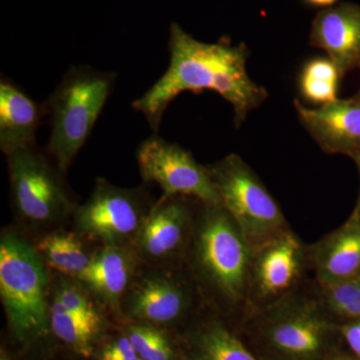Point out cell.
I'll return each instance as SVG.
<instances>
[{"instance_id": "obj_28", "label": "cell", "mask_w": 360, "mask_h": 360, "mask_svg": "<svg viewBox=\"0 0 360 360\" xmlns=\"http://www.w3.org/2000/svg\"><path fill=\"white\" fill-rule=\"evenodd\" d=\"M352 160H354L355 165H356L357 169H359V176H360V153H357V155H355L354 156H352ZM355 212L357 213H359L360 214V191H359V200H357V205L356 207H355Z\"/></svg>"}, {"instance_id": "obj_30", "label": "cell", "mask_w": 360, "mask_h": 360, "mask_svg": "<svg viewBox=\"0 0 360 360\" xmlns=\"http://www.w3.org/2000/svg\"><path fill=\"white\" fill-rule=\"evenodd\" d=\"M0 360H11L9 359L6 350L1 349V352H0Z\"/></svg>"}, {"instance_id": "obj_22", "label": "cell", "mask_w": 360, "mask_h": 360, "mask_svg": "<svg viewBox=\"0 0 360 360\" xmlns=\"http://www.w3.org/2000/svg\"><path fill=\"white\" fill-rule=\"evenodd\" d=\"M314 283L322 307L338 324L360 319V277L335 283Z\"/></svg>"}, {"instance_id": "obj_10", "label": "cell", "mask_w": 360, "mask_h": 360, "mask_svg": "<svg viewBox=\"0 0 360 360\" xmlns=\"http://www.w3.org/2000/svg\"><path fill=\"white\" fill-rule=\"evenodd\" d=\"M310 274L309 245L292 229L253 250L248 314L302 290L312 281Z\"/></svg>"}, {"instance_id": "obj_19", "label": "cell", "mask_w": 360, "mask_h": 360, "mask_svg": "<svg viewBox=\"0 0 360 360\" xmlns=\"http://www.w3.org/2000/svg\"><path fill=\"white\" fill-rule=\"evenodd\" d=\"M32 241L52 274L77 279L89 269L99 246L73 229L63 227L34 236Z\"/></svg>"}, {"instance_id": "obj_29", "label": "cell", "mask_w": 360, "mask_h": 360, "mask_svg": "<svg viewBox=\"0 0 360 360\" xmlns=\"http://www.w3.org/2000/svg\"><path fill=\"white\" fill-rule=\"evenodd\" d=\"M323 360H350L345 356H341V355L329 354Z\"/></svg>"}, {"instance_id": "obj_11", "label": "cell", "mask_w": 360, "mask_h": 360, "mask_svg": "<svg viewBox=\"0 0 360 360\" xmlns=\"http://www.w3.org/2000/svg\"><path fill=\"white\" fill-rule=\"evenodd\" d=\"M136 161L144 184H155L161 195H179L203 203L221 205L206 165L175 142L158 134L139 144Z\"/></svg>"}, {"instance_id": "obj_17", "label": "cell", "mask_w": 360, "mask_h": 360, "mask_svg": "<svg viewBox=\"0 0 360 360\" xmlns=\"http://www.w3.org/2000/svg\"><path fill=\"white\" fill-rule=\"evenodd\" d=\"M47 113L7 77L0 80V148L4 155L37 146V131Z\"/></svg>"}, {"instance_id": "obj_18", "label": "cell", "mask_w": 360, "mask_h": 360, "mask_svg": "<svg viewBox=\"0 0 360 360\" xmlns=\"http://www.w3.org/2000/svg\"><path fill=\"white\" fill-rule=\"evenodd\" d=\"M191 324L184 360H260L232 326L208 307Z\"/></svg>"}, {"instance_id": "obj_15", "label": "cell", "mask_w": 360, "mask_h": 360, "mask_svg": "<svg viewBox=\"0 0 360 360\" xmlns=\"http://www.w3.org/2000/svg\"><path fill=\"white\" fill-rule=\"evenodd\" d=\"M309 41L328 54L341 75L360 68V6L345 2L322 9L312 21Z\"/></svg>"}, {"instance_id": "obj_9", "label": "cell", "mask_w": 360, "mask_h": 360, "mask_svg": "<svg viewBox=\"0 0 360 360\" xmlns=\"http://www.w3.org/2000/svg\"><path fill=\"white\" fill-rule=\"evenodd\" d=\"M155 203L146 186L124 188L98 177L89 198L75 207L70 224L96 245L134 246Z\"/></svg>"}, {"instance_id": "obj_26", "label": "cell", "mask_w": 360, "mask_h": 360, "mask_svg": "<svg viewBox=\"0 0 360 360\" xmlns=\"http://www.w3.org/2000/svg\"><path fill=\"white\" fill-rule=\"evenodd\" d=\"M340 335L347 341L352 352L360 359V319L340 324Z\"/></svg>"}, {"instance_id": "obj_4", "label": "cell", "mask_w": 360, "mask_h": 360, "mask_svg": "<svg viewBox=\"0 0 360 360\" xmlns=\"http://www.w3.org/2000/svg\"><path fill=\"white\" fill-rule=\"evenodd\" d=\"M278 360H323L338 323L322 307L314 278L307 286L267 309L250 312L239 324Z\"/></svg>"}, {"instance_id": "obj_7", "label": "cell", "mask_w": 360, "mask_h": 360, "mask_svg": "<svg viewBox=\"0 0 360 360\" xmlns=\"http://www.w3.org/2000/svg\"><path fill=\"white\" fill-rule=\"evenodd\" d=\"M206 168L221 205L238 225L252 251L290 231L278 202L240 156L232 153Z\"/></svg>"}, {"instance_id": "obj_27", "label": "cell", "mask_w": 360, "mask_h": 360, "mask_svg": "<svg viewBox=\"0 0 360 360\" xmlns=\"http://www.w3.org/2000/svg\"><path fill=\"white\" fill-rule=\"evenodd\" d=\"M304 1L309 6L326 9L335 6L338 0H304Z\"/></svg>"}, {"instance_id": "obj_31", "label": "cell", "mask_w": 360, "mask_h": 360, "mask_svg": "<svg viewBox=\"0 0 360 360\" xmlns=\"http://www.w3.org/2000/svg\"><path fill=\"white\" fill-rule=\"evenodd\" d=\"M354 97V98L360 99V89H359V91H357V94H355V96Z\"/></svg>"}, {"instance_id": "obj_16", "label": "cell", "mask_w": 360, "mask_h": 360, "mask_svg": "<svg viewBox=\"0 0 360 360\" xmlns=\"http://www.w3.org/2000/svg\"><path fill=\"white\" fill-rule=\"evenodd\" d=\"M311 276L319 283L360 277V214L352 213L335 231L309 245Z\"/></svg>"}, {"instance_id": "obj_14", "label": "cell", "mask_w": 360, "mask_h": 360, "mask_svg": "<svg viewBox=\"0 0 360 360\" xmlns=\"http://www.w3.org/2000/svg\"><path fill=\"white\" fill-rule=\"evenodd\" d=\"M141 262L131 245H99L79 281L106 314L122 321L123 296Z\"/></svg>"}, {"instance_id": "obj_21", "label": "cell", "mask_w": 360, "mask_h": 360, "mask_svg": "<svg viewBox=\"0 0 360 360\" xmlns=\"http://www.w3.org/2000/svg\"><path fill=\"white\" fill-rule=\"evenodd\" d=\"M51 297L70 314L105 326L108 314L79 279L52 274Z\"/></svg>"}, {"instance_id": "obj_8", "label": "cell", "mask_w": 360, "mask_h": 360, "mask_svg": "<svg viewBox=\"0 0 360 360\" xmlns=\"http://www.w3.org/2000/svg\"><path fill=\"white\" fill-rule=\"evenodd\" d=\"M205 307L186 262L167 266L141 264L123 296L122 321L168 329L191 323Z\"/></svg>"}, {"instance_id": "obj_12", "label": "cell", "mask_w": 360, "mask_h": 360, "mask_svg": "<svg viewBox=\"0 0 360 360\" xmlns=\"http://www.w3.org/2000/svg\"><path fill=\"white\" fill-rule=\"evenodd\" d=\"M196 201L179 195H161L155 201L134 245L142 264H184L193 236Z\"/></svg>"}, {"instance_id": "obj_6", "label": "cell", "mask_w": 360, "mask_h": 360, "mask_svg": "<svg viewBox=\"0 0 360 360\" xmlns=\"http://www.w3.org/2000/svg\"><path fill=\"white\" fill-rule=\"evenodd\" d=\"M6 158L11 205L21 231L37 236L70 222L78 203L49 153L35 146Z\"/></svg>"}, {"instance_id": "obj_13", "label": "cell", "mask_w": 360, "mask_h": 360, "mask_svg": "<svg viewBox=\"0 0 360 360\" xmlns=\"http://www.w3.org/2000/svg\"><path fill=\"white\" fill-rule=\"evenodd\" d=\"M295 108L304 129L331 155L352 158L360 153V99H336L309 108L295 99Z\"/></svg>"}, {"instance_id": "obj_1", "label": "cell", "mask_w": 360, "mask_h": 360, "mask_svg": "<svg viewBox=\"0 0 360 360\" xmlns=\"http://www.w3.org/2000/svg\"><path fill=\"white\" fill-rule=\"evenodd\" d=\"M168 49L170 61L167 70L132 103L134 110L143 115L155 132L160 129L169 104L184 91L217 92L233 108L236 127L269 96V92L248 75V49L243 44H206L172 23Z\"/></svg>"}, {"instance_id": "obj_3", "label": "cell", "mask_w": 360, "mask_h": 360, "mask_svg": "<svg viewBox=\"0 0 360 360\" xmlns=\"http://www.w3.org/2000/svg\"><path fill=\"white\" fill-rule=\"evenodd\" d=\"M51 270L20 229L0 234V297L11 335L20 345L49 336Z\"/></svg>"}, {"instance_id": "obj_25", "label": "cell", "mask_w": 360, "mask_h": 360, "mask_svg": "<svg viewBox=\"0 0 360 360\" xmlns=\"http://www.w3.org/2000/svg\"><path fill=\"white\" fill-rule=\"evenodd\" d=\"M99 360H143L135 352L124 333L105 343L98 352Z\"/></svg>"}, {"instance_id": "obj_23", "label": "cell", "mask_w": 360, "mask_h": 360, "mask_svg": "<svg viewBox=\"0 0 360 360\" xmlns=\"http://www.w3.org/2000/svg\"><path fill=\"white\" fill-rule=\"evenodd\" d=\"M124 333L135 352L143 360H177L179 357L167 328L129 322L124 326Z\"/></svg>"}, {"instance_id": "obj_20", "label": "cell", "mask_w": 360, "mask_h": 360, "mask_svg": "<svg viewBox=\"0 0 360 360\" xmlns=\"http://www.w3.org/2000/svg\"><path fill=\"white\" fill-rule=\"evenodd\" d=\"M103 329L101 324L70 314L58 300L51 298V333L75 354L86 359L91 356Z\"/></svg>"}, {"instance_id": "obj_24", "label": "cell", "mask_w": 360, "mask_h": 360, "mask_svg": "<svg viewBox=\"0 0 360 360\" xmlns=\"http://www.w3.org/2000/svg\"><path fill=\"white\" fill-rule=\"evenodd\" d=\"M338 82H328L300 73V89L303 98L312 103L323 104L338 99Z\"/></svg>"}, {"instance_id": "obj_2", "label": "cell", "mask_w": 360, "mask_h": 360, "mask_svg": "<svg viewBox=\"0 0 360 360\" xmlns=\"http://www.w3.org/2000/svg\"><path fill=\"white\" fill-rule=\"evenodd\" d=\"M251 260L250 245L224 206L196 201L184 262L205 307L231 326L248 314Z\"/></svg>"}, {"instance_id": "obj_5", "label": "cell", "mask_w": 360, "mask_h": 360, "mask_svg": "<svg viewBox=\"0 0 360 360\" xmlns=\"http://www.w3.org/2000/svg\"><path fill=\"white\" fill-rule=\"evenodd\" d=\"M116 79L111 71L72 66L45 103L51 122L47 153L63 174L89 141Z\"/></svg>"}]
</instances>
